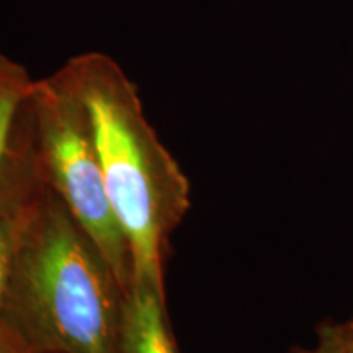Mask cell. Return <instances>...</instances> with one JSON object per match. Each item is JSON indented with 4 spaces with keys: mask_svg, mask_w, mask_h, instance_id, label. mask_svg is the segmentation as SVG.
I'll use <instances>...</instances> for the list:
<instances>
[{
    "mask_svg": "<svg viewBox=\"0 0 353 353\" xmlns=\"http://www.w3.org/2000/svg\"><path fill=\"white\" fill-rule=\"evenodd\" d=\"M54 76L87 113L110 203L131 250L132 288L165 298V252L190 208L188 179L148 121L138 88L117 61L85 52Z\"/></svg>",
    "mask_w": 353,
    "mask_h": 353,
    "instance_id": "obj_2",
    "label": "cell"
},
{
    "mask_svg": "<svg viewBox=\"0 0 353 353\" xmlns=\"http://www.w3.org/2000/svg\"><path fill=\"white\" fill-rule=\"evenodd\" d=\"M10 270L0 324L30 353H120L126 293L34 169L20 105L0 138Z\"/></svg>",
    "mask_w": 353,
    "mask_h": 353,
    "instance_id": "obj_1",
    "label": "cell"
},
{
    "mask_svg": "<svg viewBox=\"0 0 353 353\" xmlns=\"http://www.w3.org/2000/svg\"><path fill=\"white\" fill-rule=\"evenodd\" d=\"M120 353H179L167 319L165 298L134 286L126 296Z\"/></svg>",
    "mask_w": 353,
    "mask_h": 353,
    "instance_id": "obj_4",
    "label": "cell"
},
{
    "mask_svg": "<svg viewBox=\"0 0 353 353\" xmlns=\"http://www.w3.org/2000/svg\"><path fill=\"white\" fill-rule=\"evenodd\" d=\"M20 113L38 175L95 242L128 296L134 285L131 250L110 203L82 103L51 76L30 81Z\"/></svg>",
    "mask_w": 353,
    "mask_h": 353,
    "instance_id": "obj_3",
    "label": "cell"
},
{
    "mask_svg": "<svg viewBox=\"0 0 353 353\" xmlns=\"http://www.w3.org/2000/svg\"><path fill=\"white\" fill-rule=\"evenodd\" d=\"M8 270H10V234L2 213H0V314L6 298Z\"/></svg>",
    "mask_w": 353,
    "mask_h": 353,
    "instance_id": "obj_6",
    "label": "cell"
},
{
    "mask_svg": "<svg viewBox=\"0 0 353 353\" xmlns=\"http://www.w3.org/2000/svg\"><path fill=\"white\" fill-rule=\"evenodd\" d=\"M317 353H353V321L321 330Z\"/></svg>",
    "mask_w": 353,
    "mask_h": 353,
    "instance_id": "obj_5",
    "label": "cell"
},
{
    "mask_svg": "<svg viewBox=\"0 0 353 353\" xmlns=\"http://www.w3.org/2000/svg\"><path fill=\"white\" fill-rule=\"evenodd\" d=\"M291 353H317V350H316V348H312V350H299V348H298V350H294Z\"/></svg>",
    "mask_w": 353,
    "mask_h": 353,
    "instance_id": "obj_8",
    "label": "cell"
},
{
    "mask_svg": "<svg viewBox=\"0 0 353 353\" xmlns=\"http://www.w3.org/2000/svg\"><path fill=\"white\" fill-rule=\"evenodd\" d=\"M0 353H30L8 330L0 324Z\"/></svg>",
    "mask_w": 353,
    "mask_h": 353,
    "instance_id": "obj_7",
    "label": "cell"
}]
</instances>
